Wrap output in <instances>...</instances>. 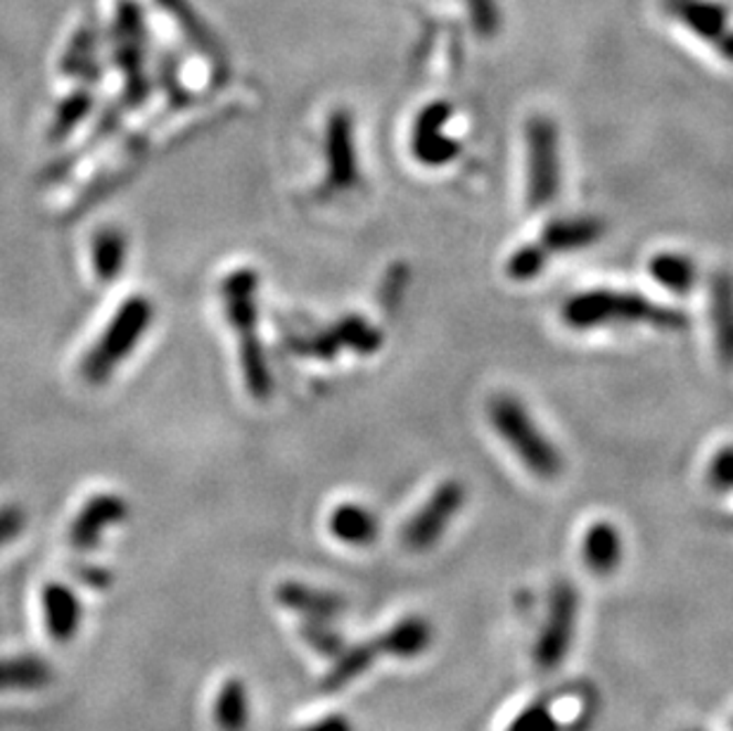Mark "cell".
Returning a JSON list of instances; mask_svg holds the SVG:
<instances>
[{"label": "cell", "mask_w": 733, "mask_h": 731, "mask_svg": "<svg viewBox=\"0 0 733 731\" xmlns=\"http://www.w3.org/2000/svg\"><path fill=\"white\" fill-rule=\"evenodd\" d=\"M648 273L655 283L675 294H689L698 281L696 261L681 252H658L648 261Z\"/></svg>", "instance_id": "obj_23"}, {"label": "cell", "mask_w": 733, "mask_h": 731, "mask_svg": "<svg viewBox=\"0 0 733 731\" xmlns=\"http://www.w3.org/2000/svg\"><path fill=\"white\" fill-rule=\"evenodd\" d=\"M667 12L693 36L716 43L726 34L729 10L720 0H667Z\"/></svg>", "instance_id": "obj_16"}, {"label": "cell", "mask_w": 733, "mask_h": 731, "mask_svg": "<svg viewBox=\"0 0 733 731\" xmlns=\"http://www.w3.org/2000/svg\"><path fill=\"white\" fill-rule=\"evenodd\" d=\"M560 316L572 331L613 329V325H648L655 331L686 329L681 311L653 302L644 294L605 288L572 294L560 309Z\"/></svg>", "instance_id": "obj_2"}, {"label": "cell", "mask_w": 733, "mask_h": 731, "mask_svg": "<svg viewBox=\"0 0 733 731\" xmlns=\"http://www.w3.org/2000/svg\"><path fill=\"white\" fill-rule=\"evenodd\" d=\"M143 24H140L138 12L133 8H123L117 22V41H115V57L123 76V105L133 110L148 100L150 84L145 76V41H143Z\"/></svg>", "instance_id": "obj_9"}, {"label": "cell", "mask_w": 733, "mask_h": 731, "mask_svg": "<svg viewBox=\"0 0 733 731\" xmlns=\"http://www.w3.org/2000/svg\"><path fill=\"white\" fill-rule=\"evenodd\" d=\"M716 49H720V53H722L724 60L733 62V31H731V34H724L720 41H716Z\"/></svg>", "instance_id": "obj_32"}, {"label": "cell", "mask_w": 733, "mask_h": 731, "mask_svg": "<svg viewBox=\"0 0 733 731\" xmlns=\"http://www.w3.org/2000/svg\"><path fill=\"white\" fill-rule=\"evenodd\" d=\"M302 731H354V729L347 718H342V714H331V718H323L321 722L309 724Z\"/></svg>", "instance_id": "obj_31"}, {"label": "cell", "mask_w": 733, "mask_h": 731, "mask_svg": "<svg viewBox=\"0 0 733 731\" xmlns=\"http://www.w3.org/2000/svg\"><path fill=\"white\" fill-rule=\"evenodd\" d=\"M454 107L446 100H434L418 112L411 129V152L425 166H444L461 154V143L446 133Z\"/></svg>", "instance_id": "obj_11"}, {"label": "cell", "mask_w": 733, "mask_h": 731, "mask_svg": "<svg viewBox=\"0 0 733 731\" xmlns=\"http://www.w3.org/2000/svg\"><path fill=\"white\" fill-rule=\"evenodd\" d=\"M259 273L252 267L233 269L222 283H218V298H222L226 319L233 333L238 337L240 370L247 393L257 401H267L273 395V373L263 352L259 337Z\"/></svg>", "instance_id": "obj_1"}, {"label": "cell", "mask_w": 733, "mask_h": 731, "mask_svg": "<svg viewBox=\"0 0 733 731\" xmlns=\"http://www.w3.org/2000/svg\"><path fill=\"white\" fill-rule=\"evenodd\" d=\"M276 599L292 613H302L309 620H333L339 613V596L300 582H285L278 587Z\"/></svg>", "instance_id": "obj_22"}, {"label": "cell", "mask_w": 733, "mask_h": 731, "mask_svg": "<svg viewBox=\"0 0 733 731\" xmlns=\"http://www.w3.org/2000/svg\"><path fill=\"white\" fill-rule=\"evenodd\" d=\"M710 323L714 333V350L720 362L733 368V276L714 273L708 292Z\"/></svg>", "instance_id": "obj_17"}, {"label": "cell", "mask_w": 733, "mask_h": 731, "mask_svg": "<svg viewBox=\"0 0 733 731\" xmlns=\"http://www.w3.org/2000/svg\"><path fill=\"white\" fill-rule=\"evenodd\" d=\"M154 321V304L145 294H131L109 319L105 331L93 342L82 362V376L88 385H105L117 368L129 359L150 331Z\"/></svg>", "instance_id": "obj_4"}, {"label": "cell", "mask_w": 733, "mask_h": 731, "mask_svg": "<svg viewBox=\"0 0 733 731\" xmlns=\"http://www.w3.org/2000/svg\"><path fill=\"white\" fill-rule=\"evenodd\" d=\"M302 634L309 646H314V651H321L323 656H335V653L342 651V639L327 627V620H306Z\"/></svg>", "instance_id": "obj_27"}, {"label": "cell", "mask_w": 733, "mask_h": 731, "mask_svg": "<svg viewBox=\"0 0 733 731\" xmlns=\"http://www.w3.org/2000/svg\"><path fill=\"white\" fill-rule=\"evenodd\" d=\"M131 506L121 494L117 492L93 494L69 525L67 530L69 547L79 553L96 551L105 539V533L127 520Z\"/></svg>", "instance_id": "obj_10"}, {"label": "cell", "mask_w": 733, "mask_h": 731, "mask_svg": "<svg viewBox=\"0 0 733 731\" xmlns=\"http://www.w3.org/2000/svg\"><path fill=\"white\" fill-rule=\"evenodd\" d=\"M430 642H432V630L428 622L420 617H409L382 636L380 651L397 658H418L428 651Z\"/></svg>", "instance_id": "obj_24"}, {"label": "cell", "mask_w": 733, "mask_h": 731, "mask_svg": "<svg viewBox=\"0 0 733 731\" xmlns=\"http://www.w3.org/2000/svg\"><path fill=\"white\" fill-rule=\"evenodd\" d=\"M382 345V335L362 316H345L333 323L331 329L316 331L311 335L292 340V350L302 356H314V359H333L342 350H352L358 354H373Z\"/></svg>", "instance_id": "obj_8"}, {"label": "cell", "mask_w": 733, "mask_h": 731, "mask_svg": "<svg viewBox=\"0 0 733 731\" xmlns=\"http://www.w3.org/2000/svg\"><path fill=\"white\" fill-rule=\"evenodd\" d=\"M325 179L319 189L323 200L354 191L362 183L354 119L347 110H333L325 123Z\"/></svg>", "instance_id": "obj_6"}, {"label": "cell", "mask_w": 733, "mask_h": 731, "mask_svg": "<svg viewBox=\"0 0 733 731\" xmlns=\"http://www.w3.org/2000/svg\"><path fill=\"white\" fill-rule=\"evenodd\" d=\"M465 504V490L461 482L449 480L436 487L430 499L416 510V516L403 527V544L413 551H425L434 547L454 523L459 510Z\"/></svg>", "instance_id": "obj_7"}, {"label": "cell", "mask_w": 733, "mask_h": 731, "mask_svg": "<svg viewBox=\"0 0 733 731\" xmlns=\"http://www.w3.org/2000/svg\"><path fill=\"white\" fill-rule=\"evenodd\" d=\"M41 617L45 634L55 644H69L82 632L84 603L65 582H45L41 587Z\"/></svg>", "instance_id": "obj_13"}, {"label": "cell", "mask_w": 733, "mask_h": 731, "mask_svg": "<svg viewBox=\"0 0 733 731\" xmlns=\"http://www.w3.org/2000/svg\"><path fill=\"white\" fill-rule=\"evenodd\" d=\"M93 110V93L86 88H79L69 93V96L57 105V110L53 115L51 129H48V141L51 143H62L82 127L86 117Z\"/></svg>", "instance_id": "obj_25"}, {"label": "cell", "mask_w": 733, "mask_h": 731, "mask_svg": "<svg viewBox=\"0 0 733 731\" xmlns=\"http://www.w3.org/2000/svg\"><path fill=\"white\" fill-rule=\"evenodd\" d=\"M603 236V224L596 216H565V219H553L541 230V247L551 257L563 252L586 250Z\"/></svg>", "instance_id": "obj_15"}, {"label": "cell", "mask_w": 733, "mask_h": 731, "mask_svg": "<svg viewBox=\"0 0 733 731\" xmlns=\"http://www.w3.org/2000/svg\"><path fill=\"white\" fill-rule=\"evenodd\" d=\"M487 413L498 438L504 440L506 447H510L513 454L520 459L529 473H535L541 480H553L563 471V456H560L558 447L537 426L535 416L529 413V409L516 395H494L487 404Z\"/></svg>", "instance_id": "obj_3"}, {"label": "cell", "mask_w": 733, "mask_h": 731, "mask_svg": "<svg viewBox=\"0 0 733 731\" xmlns=\"http://www.w3.org/2000/svg\"><path fill=\"white\" fill-rule=\"evenodd\" d=\"M212 720L216 731H247L252 722V698L245 679L228 677L218 687L212 703Z\"/></svg>", "instance_id": "obj_20"}, {"label": "cell", "mask_w": 733, "mask_h": 731, "mask_svg": "<svg viewBox=\"0 0 733 731\" xmlns=\"http://www.w3.org/2000/svg\"><path fill=\"white\" fill-rule=\"evenodd\" d=\"M582 558L594 574H611L625 558V539L607 520H599L586 530L582 539Z\"/></svg>", "instance_id": "obj_19"}, {"label": "cell", "mask_w": 733, "mask_h": 731, "mask_svg": "<svg viewBox=\"0 0 733 731\" xmlns=\"http://www.w3.org/2000/svg\"><path fill=\"white\" fill-rule=\"evenodd\" d=\"M327 533L345 547H370L380 535V520L376 513L364 504L345 502L331 510L327 516Z\"/></svg>", "instance_id": "obj_18"}, {"label": "cell", "mask_w": 733, "mask_h": 731, "mask_svg": "<svg viewBox=\"0 0 733 731\" xmlns=\"http://www.w3.org/2000/svg\"><path fill=\"white\" fill-rule=\"evenodd\" d=\"M510 731H556V722L549 710L537 706V708L525 710L520 718L513 722Z\"/></svg>", "instance_id": "obj_30"}, {"label": "cell", "mask_w": 733, "mask_h": 731, "mask_svg": "<svg viewBox=\"0 0 733 731\" xmlns=\"http://www.w3.org/2000/svg\"><path fill=\"white\" fill-rule=\"evenodd\" d=\"M551 255L543 250L541 243H532V245H525L520 250H516L510 255V259L506 261V273L513 278V281L525 283V281H535L537 276L543 273L546 264H549Z\"/></svg>", "instance_id": "obj_26"}, {"label": "cell", "mask_w": 733, "mask_h": 731, "mask_svg": "<svg viewBox=\"0 0 733 731\" xmlns=\"http://www.w3.org/2000/svg\"><path fill=\"white\" fill-rule=\"evenodd\" d=\"M29 516L20 504H3L0 506V549L18 539L26 530Z\"/></svg>", "instance_id": "obj_29"}, {"label": "cell", "mask_w": 733, "mask_h": 731, "mask_svg": "<svg viewBox=\"0 0 733 731\" xmlns=\"http://www.w3.org/2000/svg\"><path fill=\"white\" fill-rule=\"evenodd\" d=\"M93 271L100 283H115L129 259V236L119 226H100L90 240Z\"/></svg>", "instance_id": "obj_21"}, {"label": "cell", "mask_w": 733, "mask_h": 731, "mask_svg": "<svg viewBox=\"0 0 733 731\" xmlns=\"http://www.w3.org/2000/svg\"><path fill=\"white\" fill-rule=\"evenodd\" d=\"M527 148V202L532 209L549 207L556 202L563 183L560 164V138L551 117L537 115L525 123Z\"/></svg>", "instance_id": "obj_5"}, {"label": "cell", "mask_w": 733, "mask_h": 731, "mask_svg": "<svg viewBox=\"0 0 733 731\" xmlns=\"http://www.w3.org/2000/svg\"><path fill=\"white\" fill-rule=\"evenodd\" d=\"M708 482L716 492H733V444L722 447L708 465Z\"/></svg>", "instance_id": "obj_28"}, {"label": "cell", "mask_w": 733, "mask_h": 731, "mask_svg": "<svg viewBox=\"0 0 733 731\" xmlns=\"http://www.w3.org/2000/svg\"><path fill=\"white\" fill-rule=\"evenodd\" d=\"M53 681V665L39 656V653H10V656H0V696L45 691Z\"/></svg>", "instance_id": "obj_14"}, {"label": "cell", "mask_w": 733, "mask_h": 731, "mask_svg": "<svg viewBox=\"0 0 733 731\" xmlns=\"http://www.w3.org/2000/svg\"><path fill=\"white\" fill-rule=\"evenodd\" d=\"M576 622V594L570 584L553 589L549 617L537 642V663L541 670H556V665L568 656Z\"/></svg>", "instance_id": "obj_12"}]
</instances>
